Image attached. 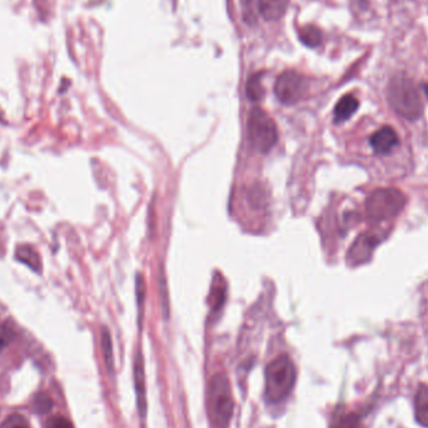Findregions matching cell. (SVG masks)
Here are the masks:
<instances>
[{
    "instance_id": "17",
    "label": "cell",
    "mask_w": 428,
    "mask_h": 428,
    "mask_svg": "<svg viewBox=\"0 0 428 428\" xmlns=\"http://www.w3.org/2000/svg\"><path fill=\"white\" fill-rule=\"evenodd\" d=\"M102 350H103L106 368L108 371H113L114 359H113L112 338H111L109 331L106 329H102Z\"/></svg>"
},
{
    "instance_id": "3",
    "label": "cell",
    "mask_w": 428,
    "mask_h": 428,
    "mask_svg": "<svg viewBox=\"0 0 428 428\" xmlns=\"http://www.w3.org/2000/svg\"><path fill=\"white\" fill-rule=\"evenodd\" d=\"M388 102L393 111L407 120L422 116V100L412 79L403 74L393 76L388 85Z\"/></svg>"
},
{
    "instance_id": "7",
    "label": "cell",
    "mask_w": 428,
    "mask_h": 428,
    "mask_svg": "<svg viewBox=\"0 0 428 428\" xmlns=\"http://www.w3.org/2000/svg\"><path fill=\"white\" fill-rule=\"evenodd\" d=\"M377 244H378V240L375 238V235H368V233L359 235L353 243L351 249L348 251L347 261L353 265L367 262L371 258L372 252Z\"/></svg>"
},
{
    "instance_id": "21",
    "label": "cell",
    "mask_w": 428,
    "mask_h": 428,
    "mask_svg": "<svg viewBox=\"0 0 428 428\" xmlns=\"http://www.w3.org/2000/svg\"><path fill=\"white\" fill-rule=\"evenodd\" d=\"M212 297H213V307H214V310H218L221 305H223L224 298H226L223 288H219V289L213 288Z\"/></svg>"
},
{
    "instance_id": "18",
    "label": "cell",
    "mask_w": 428,
    "mask_h": 428,
    "mask_svg": "<svg viewBox=\"0 0 428 428\" xmlns=\"http://www.w3.org/2000/svg\"><path fill=\"white\" fill-rule=\"evenodd\" d=\"M33 408L38 415H47L53 408V399L48 393H36L33 399Z\"/></svg>"
},
{
    "instance_id": "19",
    "label": "cell",
    "mask_w": 428,
    "mask_h": 428,
    "mask_svg": "<svg viewBox=\"0 0 428 428\" xmlns=\"http://www.w3.org/2000/svg\"><path fill=\"white\" fill-rule=\"evenodd\" d=\"M1 428H30L29 423L25 420V417L18 413H14L8 417L1 424Z\"/></svg>"
},
{
    "instance_id": "12",
    "label": "cell",
    "mask_w": 428,
    "mask_h": 428,
    "mask_svg": "<svg viewBox=\"0 0 428 428\" xmlns=\"http://www.w3.org/2000/svg\"><path fill=\"white\" fill-rule=\"evenodd\" d=\"M15 259L25 264V265H28L30 270H34L36 273H41V257H39V254H38V252H36L33 247L27 246V244L19 246L15 249Z\"/></svg>"
},
{
    "instance_id": "4",
    "label": "cell",
    "mask_w": 428,
    "mask_h": 428,
    "mask_svg": "<svg viewBox=\"0 0 428 428\" xmlns=\"http://www.w3.org/2000/svg\"><path fill=\"white\" fill-rule=\"evenodd\" d=\"M406 205V195L397 188H380L368 195L366 212L375 222L399 216Z\"/></svg>"
},
{
    "instance_id": "6",
    "label": "cell",
    "mask_w": 428,
    "mask_h": 428,
    "mask_svg": "<svg viewBox=\"0 0 428 428\" xmlns=\"http://www.w3.org/2000/svg\"><path fill=\"white\" fill-rule=\"evenodd\" d=\"M307 88L305 76L298 71H286L277 78L275 93L281 103L292 106L305 97Z\"/></svg>"
},
{
    "instance_id": "13",
    "label": "cell",
    "mask_w": 428,
    "mask_h": 428,
    "mask_svg": "<svg viewBox=\"0 0 428 428\" xmlns=\"http://www.w3.org/2000/svg\"><path fill=\"white\" fill-rule=\"evenodd\" d=\"M358 100L353 95H345L340 98L335 108V117L337 122H345L357 112Z\"/></svg>"
},
{
    "instance_id": "5",
    "label": "cell",
    "mask_w": 428,
    "mask_h": 428,
    "mask_svg": "<svg viewBox=\"0 0 428 428\" xmlns=\"http://www.w3.org/2000/svg\"><path fill=\"white\" fill-rule=\"evenodd\" d=\"M247 133L253 147L262 153L270 152L278 141V130L270 114L261 108H253L248 122Z\"/></svg>"
},
{
    "instance_id": "20",
    "label": "cell",
    "mask_w": 428,
    "mask_h": 428,
    "mask_svg": "<svg viewBox=\"0 0 428 428\" xmlns=\"http://www.w3.org/2000/svg\"><path fill=\"white\" fill-rule=\"evenodd\" d=\"M47 428H74L69 420L63 416H54L48 421Z\"/></svg>"
},
{
    "instance_id": "1",
    "label": "cell",
    "mask_w": 428,
    "mask_h": 428,
    "mask_svg": "<svg viewBox=\"0 0 428 428\" xmlns=\"http://www.w3.org/2000/svg\"><path fill=\"white\" fill-rule=\"evenodd\" d=\"M235 410V401L230 391L228 377L226 375H213L207 389V410L214 428H227Z\"/></svg>"
},
{
    "instance_id": "2",
    "label": "cell",
    "mask_w": 428,
    "mask_h": 428,
    "mask_svg": "<svg viewBox=\"0 0 428 428\" xmlns=\"http://www.w3.org/2000/svg\"><path fill=\"white\" fill-rule=\"evenodd\" d=\"M296 367L287 354L275 358L265 368L264 396L270 403H278L287 399L296 383Z\"/></svg>"
},
{
    "instance_id": "9",
    "label": "cell",
    "mask_w": 428,
    "mask_h": 428,
    "mask_svg": "<svg viewBox=\"0 0 428 428\" xmlns=\"http://www.w3.org/2000/svg\"><path fill=\"white\" fill-rule=\"evenodd\" d=\"M134 387L137 393V405L141 417H146L147 412V396H146V381L144 368L141 352L137 353L134 361Z\"/></svg>"
},
{
    "instance_id": "14",
    "label": "cell",
    "mask_w": 428,
    "mask_h": 428,
    "mask_svg": "<svg viewBox=\"0 0 428 428\" xmlns=\"http://www.w3.org/2000/svg\"><path fill=\"white\" fill-rule=\"evenodd\" d=\"M299 39L307 47L316 48L322 43V33L313 25H305L299 30Z\"/></svg>"
},
{
    "instance_id": "16",
    "label": "cell",
    "mask_w": 428,
    "mask_h": 428,
    "mask_svg": "<svg viewBox=\"0 0 428 428\" xmlns=\"http://www.w3.org/2000/svg\"><path fill=\"white\" fill-rule=\"evenodd\" d=\"M247 97L253 102H257V100L262 99L264 95V88L262 85V79H261V74H254L251 76L247 82L246 87Z\"/></svg>"
},
{
    "instance_id": "22",
    "label": "cell",
    "mask_w": 428,
    "mask_h": 428,
    "mask_svg": "<svg viewBox=\"0 0 428 428\" xmlns=\"http://www.w3.org/2000/svg\"><path fill=\"white\" fill-rule=\"evenodd\" d=\"M13 335L12 331L11 329H3V335L0 336V353L3 352V350L6 348V345H8V340H9V337Z\"/></svg>"
},
{
    "instance_id": "23",
    "label": "cell",
    "mask_w": 428,
    "mask_h": 428,
    "mask_svg": "<svg viewBox=\"0 0 428 428\" xmlns=\"http://www.w3.org/2000/svg\"><path fill=\"white\" fill-rule=\"evenodd\" d=\"M424 92H426V94H427L428 98V84H426V85H424Z\"/></svg>"
},
{
    "instance_id": "10",
    "label": "cell",
    "mask_w": 428,
    "mask_h": 428,
    "mask_svg": "<svg viewBox=\"0 0 428 428\" xmlns=\"http://www.w3.org/2000/svg\"><path fill=\"white\" fill-rule=\"evenodd\" d=\"M289 0H258L261 15L268 22H277L287 13Z\"/></svg>"
},
{
    "instance_id": "11",
    "label": "cell",
    "mask_w": 428,
    "mask_h": 428,
    "mask_svg": "<svg viewBox=\"0 0 428 428\" xmlns=\"http://www.w3.org/2000/svg\"><path fill=\"white\" fill-rule=\"evenodd\" d=\"M415 417L422 427L428 428V386L420 385L415 396Z\"/></svg>"
},
{
    "instance_id": "8",
    "label": "cell",
    "mask_w": 428,
    "mask_h": 428,
    "mask_svg": "<svg viewBox=\"0 0 428 428\" xmlns=\"http://www.w3.org/2000/svg\"><path fill=\"white\" fill-rule=\"evenodd\" d=\"M371 147L377 154H388L399 146V135L391 127H382L375 132L370 139Z\"/></svg>"
},
{
    "instance_id": "15",
    "label": "cell",
    "mask_w": 428,
    "mask_h": 428,
    "mask_svg": "<svg viewBox=\"0 0 428 428\" xmlns=\"http://www.w3.org/2000/svg\"><path fill=\"white\" fill-rule=\"evenodd\" d=\"M332 428H364L362 427V421L354 412H340L333 420Z\"/></svg>"
}]
</instances>
